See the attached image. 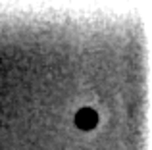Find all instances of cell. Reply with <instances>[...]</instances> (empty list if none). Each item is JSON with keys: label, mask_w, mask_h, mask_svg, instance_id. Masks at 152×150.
I'll use <instances>...</instances> for the list:
<instances>
[{"label": "cell", "mask_w": 152, "mask_h": 150, "mask_svg": "<svg viewBox=\"0 0 152 150\" xmlns=\"http://www.w3.org/2000/svg\"><path fill=\"white\" fill-rule=\"evenodd\" d=\"M96 121H98L96 112H93V110H89V108L79 110L77 117H75V123H77V127H81V129H93L94 125H96Z\"/></svg>", "instance_id": "1"}]
</instances>
